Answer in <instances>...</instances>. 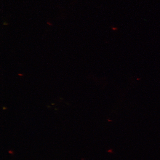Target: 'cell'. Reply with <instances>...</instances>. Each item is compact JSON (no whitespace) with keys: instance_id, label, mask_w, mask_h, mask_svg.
<instances>
[{"instance_id":"1","label":"cell","mask_w":160,"mask_h":160,"mask_svg":"<svg viewBox=\"0 0 160 160\" xmlns=\"http://www.w3.org/2000/svg\"><path fill=\"white\" fill-rule=\"evenodd\" d=\"M18 75H19L20 76H22L23 75L22 74H18Z\"/></svg>"}]
</instances>
